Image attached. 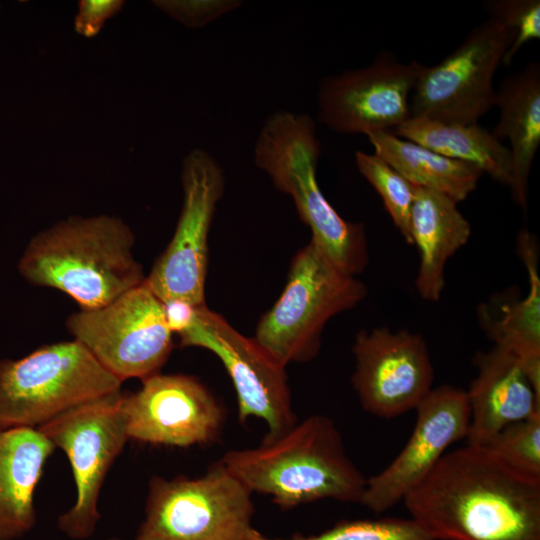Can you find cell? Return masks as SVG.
<instances>
[{
	"label": "cell",
	"instance_id": "3",
	"mask_svg": "<svg viewBox=\"0 0 540 540\" xmlns=\"http://www.w3.org/2000/svg\"><path fill=\"white\" fill-rule=\"evenodd\" d=\"M134 244L132 230L118 217L72 216L37 233L18 270L30 283L70 296L80 310H95L145 281Z\"/></svg>",
	"mask_w": 540,
	"mask_h": 540
},
{
	"label": "cell",
	"instance_id": "23",
	"mask_svg": "<svg viewBox=\"0 0 540 540\" xmlns=\"http://www.w3.org/2000/svg\"><path fill=\"white\" fill-rule=\"evenodd\" d=\"M374 153L415 186L440 192L457 203L472 193L484 174L469 163L452 159L391 131L367 134Z\"/></svg>",
	"mask_w": 540,
	"mask_h": 540
},
{
	"label": "cell",
	"instance_id": "20",
	"mask_svg": "<svg viewBox=\"0 0 540 540\" xmlns=\"http://www.w3.org/2000/svg\"><path fill=\"white\" fill-rule=\"evenodd\" d=\"M500 117L492 134L507 138L512 159L510 185L517 204L525 208L528 179L540 145V64L529 62L521 71L503 78L496 90Z\"/></svg>",
	"mask_w": 540,
	"mask_h": 540
},
{
	"label": "cell",
	"instance_id": "30",
	"mask_svg": "<svg viewBox=\"0 0 540 540\" xmlns=\"http://www.w3.org/2000/svg\"><path fill=\"white\" fill-rule=\"evenodd\" d=\"M162 304L166 323L173 334L178 335L190 326L196 306L180 299L168 300Z\"/></svg>",
	"mask_w": 540,
	"mask_h": 540
},
{
	"label": "cell",
	"instance_id": "13",
	"mask_svg": "<svg viewBox=\"0 0 540 540\" xmlns=\"http://www.w3.org/2000/svg\"><path fill=\"white\" fill-rule=\"evenodd\" d=\"M423 65L379 53L366 67L325 77L318 89V119L334 132L392 131L410 116V95Z\"/></svg>",
	"mask_w": 540,
	"mask_h": 540
},
{
	"label": "cell",
	"instance_id": "7",
	"mask_svg": "<svg viewBox=\"0 0 540 540\" xmlns=\"http://www.w3.org/2000/svg\"><path fill=\"white\" fill-rule=\"evenodd\" d=\"M252 492L218 461L196 478L153 476L135 540H248Z\"/></svg>",
	"mask_w": 540,
	"mask_h": 540
},
{
	"label": "cell",
	"instance_id": "16",
	"mask_svg": "<svg viewBox=\"0 0 540 540\" xmlns=\"http://www.w3.org/2000/svg\"><path fill=\"white\" fill-rule=\"evenodd\" d=\"M414 429L401 452L366 481L359 504L375 513L395 506L428 475L448 448L467 438L470 410L465 390L442 385L415 408Z\"/></svg>",
	"mask_w": 540,
	"mask_h": 540
},
{
	"label": "cell",
	"instance_id": "24",
	"mask_svg": "<svg viewBox=\"0 0 540 540\" xmlns=\"http://www.w3.org/2000/svg\"><path fill=\"white\" fill-rule=\"evenodd\" d=\"M355 163L360 174L380 195L386 211L406 243L413 245L410 218L415 186L375 153L357 151Z\"/></svg>",
	"mask_w": 540,
	"mask_h": 540
},
{
	"label": "cell",
	"instance_id": "28",
	"mask_svg": "<svg viewBox=\"0 0 540 540\" xmlns=\"http://www.w3.org/2000/svg\"><path fill=\"white\" fill-rule=\"evenodd\" d=\"M159 9L189 28H201L220 16L236 9V0H159Z\"/></svg>",
	"mask_w": 540,
	"mask_h": 540
},
{
	"label": "cell",
	"instance_id": "5",
	"mask_svg": "<svg viewBox=\"0 0 540 540\" xmlns=\"http://www.w3.org/2000/svg\"><path fill=\"white\" fill-rule=\"evenodd\" d=\"M367 288L310 241L294 256L275 304L258 322L254 339L285 367L317 356L326 323L358 305Z\"/></svg>",
	"mask_w": 540,
	"mask_h": 540
},
{
	"label": "cell",
	"instance_id": "11",
	"mask_svg": "<svg viewBox=\"0 0 540 540\" xmlns=\"http://www.w3.org/2000/svg\"><path fill=\"white\" fill-rule=\"evenodd\" d=\"M178 337L181 347H200L220 359L236 393L240 423L261 419L268 428L266 436L274 437L297 422L286 367L206 303L195 307L190 326Z\"/></svg>",
	"mask_w": 540,
	"mask_h": 540
},
{
	"label": "cell",
	"instance_id": "31",
	"mask_svg": "<svg viewBox=\"0 0 540 540\" xmlns=\"http://www.w3.org/2000/svg\"><path fill=\"white\" fill-rule=\"evenodd\" d=\"M105 540H124V539H121V538H116V537H112V538H109V539H105Z\"/></svg>",
	"mask_w": 540,
	"mask_h": 540
},
{
	"label": "cell",
	"instance_id": "14",
	"mask_svg": "<svg viewBox=\"0 0 540 540\" xmlns=\"http://www.w3.org/2000/svg\"><path fill=\"white\" fill-rule=\"evenodd\" d=\"M352 352L353 388L374 416L391 419L415 410L433 388V365L421 334L384 326L361 330Z\"/></svg>",
	"mask_w": 540,
	"mask_h": 540
},
{
	"label": "cell",
	"instance_id": "19",
	"mask_svg": "<svg viewBox=\"0 0 540 540\" xmlns=\"http://www.w3.org/2000/svg\"><path fill=\"white\" fill-rule=\"evenodd\" d=\"M457 204L440 192L414 187L410 231L412 243L420 253L415 288L429 302L441 298L445 265L471 235V225Z\"/></svg>",
	"mask_w": 540,
	"mask_h": 540
},
{
	"label": "cell",
	"instance_id": "27",
	"mask_svg": "<svg viewBox=\"0 0 540 540\" xmlns=\"http://www.w3.org/2000/svg\"><path fill=\"white\" fill-rule=\"evenodd\" d=\"M485 7L489 17L499 21L512 38L502 64H511L524 44L540 38L539 0L488 1Z\"/></svg>",
	"mask_w": 540,
	"mask_h": 540
},
{
	"label": "cell",
	"instance_id": "8",
	"mask_svg": "<svg viewBox=\"0 0 540 540\" xmlns=\"http://www.w3.org/2000/svg\"><path fill=\"white\" fill-rule=\"evenodd\" d=\"M121 390L67 410L37 429L69 459L76 487L74 505L57 528L73 540L90 538L101 519L100 492L111 466L129 440Z\"/></svg>",
	"mask_w": 540,
	"mask_h": 540
},
{
	"label": "cell",
	"instance_id": "22",
	"mask_svg": "<svg viewBox=\"0 0 540 540\" xmlns=\"http://www.w3.org/2000/svg\"><path fill=\"white\" fill-rule=\"evenodd\" d=\"M391 132L446 157L474 165L502 185H511L512 159L508 147L478 123L409 117Z\"/></svg>",
	"mask_w": 540,
	"mask_h": 540
},
{
	"label": "cell",
	"instance_id": "21",
	"mask_svg": "<svg viewBox=\"0 0 540 540\" xmlns=\"http://www.w3.org/2000/svg\"><path fill=\"white\" fill-rule=\"evenodd\" d=\"M518 251L528 271L529 291L518 301L494 310L488 303L478 308L479 324L495 345L512 353L522 364L540 394V279L536 238L526 230L518 236Z\"/></svg>",
	"mask_w": 540,
	"mask_h": 540
},
{
	"label": "cell",
	"instance_id": "17",
	"mask_svg": "<svg viewBox=\"0 0 540 540\" xmlns=\"http://www.w3.org/2000/svg\"><path fill=\"white\" fill-rule=\"evenodd\" d=\"M477 374L466 391L470 425L467 444L484 446L504 427L540 414V394L520 361L494 345L474 357Z\"/></svg>",
	"mask_w": 540,
	"mask_h": 540
},
{
	"label": "cell",
	"instance_id": "12",
	"mask_svg": "<svg viewBox=\"0 0 540 540\" xmlns=\"http://www.w3.org/2000/svg\"><path fill=\"white\" fill-rule=\"evenodd\" d=\"M183 204L175 232L145 282L161 302L180 299L205 304L208 234L224 191L220 164L202 149L182 162Z\"/></svg>",
	"mask_w": 540,
	"mask_h": 540
},
{
	"label": "cell",
	"instance_id": "4",
	"mask_svg": "<svg viewBox=\"0 0 540 540\" xmlns=\"http://www.w3.org/2000/svg\"><path fill=\"white\" fill-rule=\"evenodd\" d=\"M320 154L314 120L285 110L266 119L254 146L256 166L277 190L292 197L301 220L311 229L310 241L355 276L369 260L365 228L344 220L323 195L316 178Z\"/></svg>",
	"mask_w": 540,
	"mask_h": 540
},
{
	"label": "cell",
	"instance_id": "26",
	"mask_svg": "<svg viewBox=\"0 0 540 540\" xmlns=\"http://www.w3.org/2000/svg\"><path fill=\"white\" fill-rule=\"evenodd\" d=\"M481 447L515 469L540 477V414L504 427Z\"/></svg>",
	"mask_w": 540,
	"mask_h": 540
},
{
	"label": "cell",
	"instance_id": "2",
	"mask_svg": "<svg viewBox=\"0 0 540 540\" xmlns=\"http://www.w3.org/2000/svg\"><path fill=\"white\" fill-rule=\"evenodd\" d=\"M252 493L283 509L322 499L360 503L367 479L349 458L335 423L322 414L296 422L220 460Z\"/></svg>",
	"mask_w": 540,
	"mask_h": 540
},
{
	"label": "cell",
	"instance_id": "10",
	"mask_svg": "<svg viewBox=\"0 0 540 540\" xmlns=\"http://www.w3.org/2000/svg\"><path fill=\"white\" fill-rule=\"evenodd\" d=\"M507 29L489 17L436 65H423L410 97V117L476 124L495 106L493 77L510 47Z\"/></svg>",
	"mask_w": 540,
	"mask_h": 540
},
{
	"label": "cell",
	"instance_id": "1",
	"mask_svg": "<svg viewBox=\"0 0 540 540\" xmlns=\"http://www.w3.org/2000/svg\"><path fill=\"white\" fill-rule=\"evenodd\" d=\"M403 502L433 540H540V477L485 447L447 451Z\"/></svg>",
	"mask_w": 540,
	"mask_h": 540
},
{
	"label": "cell",
	"instance_id": "9",
	"mask_svg": "<svg viewBox=\"0 0 540 540\" xmlns=\"http://www.w3.org/2000/svg\"><path fill=\"white\" fill-rule=\"evenodd\" d=\"M66 327L121 382L159 373L173 348L163 304L145 281L104 307L71 314Z\"/></svg>",
	"mask_w": 540,
	"mask_h": 540
},
{
	"label": "cell",
	"instance_id": "6",
	"mask_svg": "<svg viewBox=\"0 0 540 540\" xmlns=\"http://www.w3.org/2000/svg\"><path fill=\"white\" fill-rule=\"evenodd\" d=\"M122 382L77 340L0 360V429L38 428L67 410L120 390Z\"/></svg>",
	"mask_w": 540,
	"mask_h": 540
},
{
	"label": "cell",
	"instance_id": "18",
	"mask_svg": "<svg viewBox=\"0 0 540 540\" xmlns=\"http://www.w3.org/2000/svg\"><path fill=\"white\" fill-rule=\"evenodd\" d=\"M55 449L37 428L0 429V540L34 528L36 487Z\"/></svg>",
	"mask_w": 540,
	"mask_h": 540
},
{
	"label": "cell",
	"instance_id": "15",
	"mask_svg": "<svg viewBox=\"0 0 540 540\" xmlns=\"http://www.w3.org/2000/svg\"><path fill=\"white\" fill-rule=\"evenodd\" d=\"M129 439L187 448L215 442L225 413L213 394L195 377L156 373L134 393H124Z\"/></svg>",
	"mask_w": 540,
	"mask_h": 540
},
{
	"label": "cell",
	"instance_id": "29",
	"mask_svg": "<svg viewBox=\"0 0 540 540\" xmlns=\"http://www.w3.org/2000/svg\"><path fill=\"white\" fill-rule=\"evenodd\" d=\"M124 5L122 0H82L75 17V30L87 37L96 36L107 19L118 13Z\"/></svg>",
	"mask_w": 540,
	"mask_h": 540
},
{
	"label": "cell",
	"instance_id": "25",
	"mask_svg": "<svg viewBox=\"0 0 540 540\" xmlns=\"http://www.w3.org/2000/svg\"><path fill=\"white\" fill-rule=\"evenodd\" d=\"M248 540H433L412 518L384 517L341 521L312 535L270 537L255 528Z\"/></svg>",
	"mask_w": 540,
	"mask_h": 540
}]
</instances>
